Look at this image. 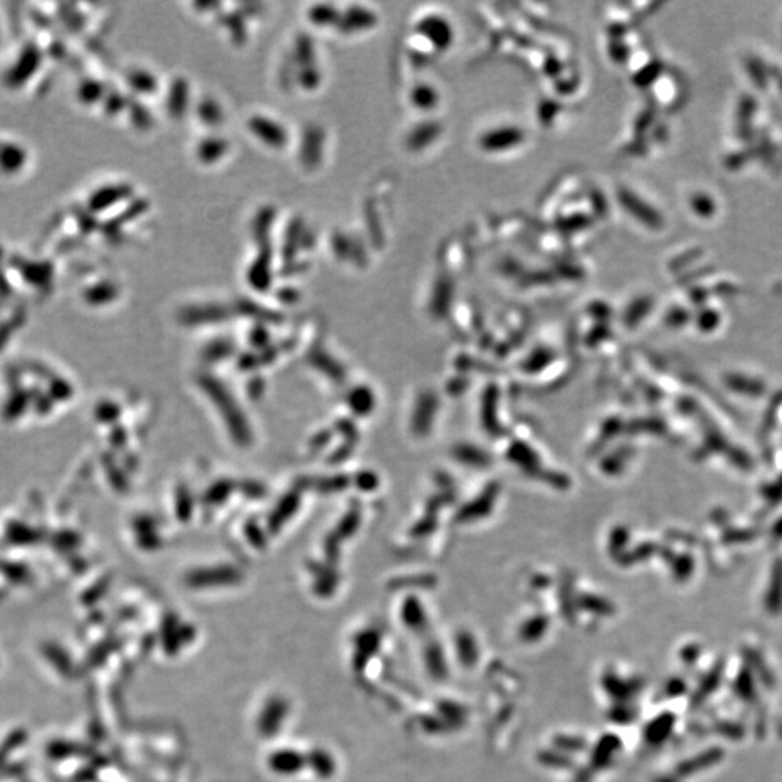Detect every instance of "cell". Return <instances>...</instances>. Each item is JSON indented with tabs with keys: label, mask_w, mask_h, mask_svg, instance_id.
Segmentation results:
<instances>
[{
	"label": "cell",
	"mask_w": 782,
	"mask_h": 782,
	"mask_svg": "<svg viewBox=\"0 0 782 782\" xmlns=\"http://www.w3.org/2000/svg\"><path fill=\"white\" fill-rule=\"evenodd\" d=\"M690 204L693 210L700 216V217H712L716 213V203L714 200L703 192L694 193L690 199Z\"/></svg>",
	"instance_id": "6da1fadb"
}]
</instances>
